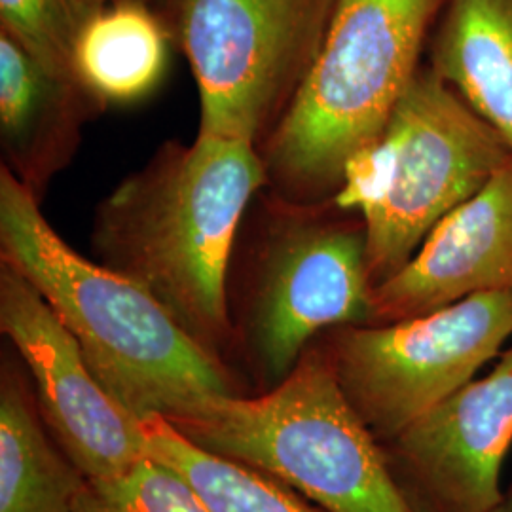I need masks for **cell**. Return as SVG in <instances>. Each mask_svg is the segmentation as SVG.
<instances>
[{"label":"cell","mask_w":512,"mask_h":512,"mask_svg":"<svg viewBox=\"0 0 512 512\" xmlns=\"http://www.w3.org/2000/svg\"><path fill=\"white\" fill-rule=\"evenodd\" d=\"M264 184L251 143L202 131L192 145L165 143L99 203L93 247L220 357L232 336L228 272L239 226Z\"/></svg>","instance_id":"obj_1"},{"label":"cell","mask_w":512,"mask_h":512,"mask_svg":"<svg viewBox=\"0 0 512 512\" xmlns=\"http://www.w3.org/2000/svg\"><path fill=\"white\" fill-rule=\"evenodd\" d=\"M0 258L42 294L97 380L139 423L152 416L175 420L234 393L219 355L196 342L145 287L78 255L6 165Z\"/></svg>","instance_id":"obj_2"},{"label":"cell","mask_w":512,"mask_h":512,"mask_svg":"<svg viewBox=\"0 0 512 512\" xmlns=\"http://www.w3.org/2000/svg\"><path fill=\"white\" fill-rule=\"evenodd\" d=\"M446 0H336L323 46L279 126L260 147L279 200L338 192L420 73L427 31Z\"/></svg>","instance_id":"obj_3"},{"label":"cell","mask_w":512,"mask_h":512,"mask_svg":"<svg viewBox=\"0 0 512 512\" xmlns=\"http://www.w3.org/2000/svg\"><path fill=\"white\" fill-rule=\"evenodd\" d=\"M169 421L203 450L274 476L323 511L418 512L321 344L270 391L220 395Z\"/></svg>","instance_id":"obj_4"},{"label":"cell","mask_w":512,"mask_h":512,"mask_svg":"<svg viewBox=\"0 0 512 512\" xmlns=\"http://www.w3.org/2000/svg\"><path fill=\"white\" fill-rule=\"evenodd\" d=\"M370 147L382 169L378 202L361 217L372 287L512 158L497 129L433 69L416 74Z\"/></svg>","instance_id":"obj_5"},{"label":"cell","mask_w":512,"mask_h":512,"mask_svg":"<svg viewBox=\"0 0 512 512\" xmlns=\"http://www.w3.org/2000/svg\"><path fill=\"white\" fill-rule=\"evenodd\" d=\"M336 0H175V31L200 92V131L255 145L313 67Z\"/></svg>","instance_id":"obj_6"},{"label":"cell","mask_w":512,"mask_h":512,"mask_svg":"<svg viewBox=\"0 0 512 512\" xmlns=\"http://www.w3.org/2000/svg\"><path fill=\"white\" fill-rule=\"evenodd\" d=\"M511 336L512 291H494L397 323L336 327L321 346L349 403L385 444L473 382Z\"/></svg>","instance_id":"obj_7"},{"label":"cell","mask_w":512,"mask_h":512,"mask_svg":"<svg viewBox=\"0 0 512 512\" xmlns=\"http://www.w3.org/2000/svg\"><path fill=\"white\" fill-rule=\"evenodd\" d=\"M256 262L247 342L270 384L329 330L368 325L372 281L361 226L330 222L310 205L279 200Z\"/></svg>","instance_id":"obj_8"},{"label":"cell","mask_w":512,"mask_h":512,"mask_svg":"<svg viewBox=\"0 0 512 512\" xmlns=\"http://www.w3.org/2000/svg\"><path fill=\"white\" fill-rule=\"evenodd\" d=\"M0 330L27 366L42 420L88 480L126 475L147 458L141 423L97 380L42 294L0 266Z\"/></svg>","instance_id":"obj_9"},{"label":"cell","mask_w":512,"mask_h":512,"mask_svg":"<svg viewBox=\"0 0 512 512\" xmlns=\"http://www.w3.org/2000/svg\"><path fill=\"white\" fill-rule=\"evenodd\" d=\"M511 444L512 348L384 448L416 511L492 512Z\"/></svg>","instance_id":"obj_10"},{"label":"cell","mask_w":512,"mask_h":512,"mask_svg":"<svg viewBox=\"0 0 512 512\" xmlns=\"http://www.w3.org/2000/svg\"><path fill=\"white\" fill-rule=\"evenodd\" d=\"M494 291H512V158L440 220L399 272L372 289L368 325L420 317Z\"/></svg>","instance_id":"obj_11"},{"label":"cell","mask_w":512,"mask_h":512,"mask_svg":"<svg viewBox=\"0 0 512 512\" xmlns=\"http://www.w3.org/2000/svg\"><path fill=\"white\" fill-rule=\"evenodd\" d=\"M103 105L82 84L48 73L0 35V141L4 164L38 200L71 164L86 120Z\"/></svg>","instance_id":"obj_12"},{"label":"cell","mask_w":512,"mask_h":512,"mask_svg":"<svg viewBox=\"0 0 512 512\" xmlns=\"http://www.w3.org/2000/svg\"><path fill=\"white\" fill-rule=\"evenodd\" d=\"M431 63L512 150V0H446Z\"/></svg>","instance_id":"obj_13"},{"label":"cell","mask_w":512,"mask_h":512,"mask_svg":"<svg viewBox=\"0 0 512 512\" xmlns=\"http://www.w3.org/2000/svg\"><path fill=\"white\" fill-rule=\"evenodd\" d=\"M167 38L143 0L110 4L84 19L78 31L76 78L103 107L139 101L164 76Z\"/></svg>","instance_id":"obj_14"},{"label":"cell","mask_w":512,"mask_h":512,"mask_svg":"<svg viewBox=\"0 0 512 512\" xmlns=\"http://www.w3.org/2000/svg\"><path fill=\"white\" fill-rule=\"evenodd\" d=\"M88 478L55 450L23 378L4 368L0 387V512H74Z\"/></svg>","instance_id":"obj_15"},{"label":"cell","mask_w":512,"mask_h":512,"mask_svg":"<svg viewBox=\"0 0 512 512\" xmlns=\"http://www.w3.org/2000/svg\"><path fill=\"white\" fill-rule=\"evenodd\" d=\"M141 431L148 456L183 475L209 512H327L274 476L203 450L162 416Z\"/></svg>","instance_id":"obj_16"},{"label":"cell","mask_w":512,"mask_h":512,"mask_svg":"<svg viewBox=\"0 0 512 512\" xmlns=\"http://www.w3.org/2000/svg\"><path fill=\"white\" fill-rule=\"evenodd\" d=\"M74 512H209L183 475L148 456L126 475L88 480Z\"/></svg>","instance_id":"obj_17"},{"label":"cell","mask_w":512,"mask_h":512,"mask_svg":"<svg viewBox=\"0 0 512 512\" xmlns=\"http://www.w3.org/2000/svg\"><path fill=\"white\" fill-rule=\"evenodd\" d=\"M0 19L2 33L48 73L78 82L74 46L84 18L76 0H0Z\"/></svg>","instance_id":"obj_18"},{"label":"cell","mask_w":512,"mask_h":512,"mask_svg":"<svg viewBox=\"0 0 512 512\" xmlns=\"http://www.w3.org/2000/svg\"><path fill=\"white\" fill-rule=\"evenodd\" d=\"M116 2H126V0H76V6L82 14V18L86 19L88 16L95 14L97 10L101 8H107L110 4H116ZM145 2V0H143Z\"/></svg>","instance_id":"obj_19"},{"label":"cell","mask_w":512,"mask_h":512,"mask_svg":"<svg viewBox=\"0 0 512 512\" xmlns=\"http://www.w3.org/2000/svg\"><path fill=\"white\" fill-rule=\"evenodd\" d=\"M492 512H512V484L503 492L499 503L495 505V509Z\"/></svg>","instance_id":"obj_20"}]
</instances>
